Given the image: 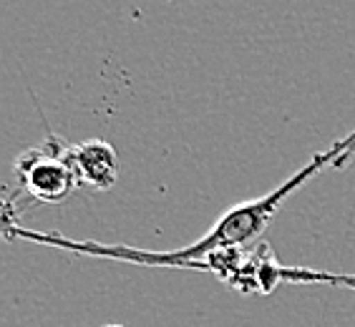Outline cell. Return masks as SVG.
Returning <instances> with one entry per match:
<instances>
[{
	"instance_id": "6",
	"label": "cell",
	"mask_w": 355,
	"mask_h": 327,
	"mask_svg": "<svg viewBox=\"0 0 355 327\" xmlns=\"http://www.w3.org/2000/svg\"><path fill=\"white\" fill-rule=\"evenodd\" d=\"M101 327H126V325H101Z\"/></svg>"
},
{
	"instance_id": "1",
	"label": "cell",
	"mask_w": 355,
	"mask_h": 327,
	"mask_svg": "<svg viewBox=\"0 0 355 327\" xmlns=\"http://www.w3.org/2000/svg\"><path fill=\"white\" fill-rule=\"evenodd\" d=\"M338 151L335 146L315 154L302 169H297L290 179H285L280 186H275L272 191H267L262 197L252 199V202H242L234 204L219 214L202 239H197L194 245L182 247V249H171V252H149V249H134V247H119V245H98L94 239H69L55 232H35L21 224H3L6 239H23V242H33V245L43 247H55V249H66L73 254H89V257H103V259H119V262H131V265H146V267H184V269H194L205 257L222 249H232V247H254L262 242V234L270 227L272 217L277 214L285 199L290 194L300 189L302 184H308L310 179L318 177L320 169L333 166Z\"/></svg>"
},
{
	"instance_id": "2",
	"label": "cell",
	"mask_w": 355,
	"mask_h": 327,
	"mask_svg": "<svg viewBox=\"0 0 355 327\" xmlns=\"http://www.w3.org/2000/svg\"><path fill=\"white\" fill-rule=\"evenodd\" d=\"M15 177H18V209L33 202V204H61L73 194L78 179L63 159V139L48 134V139L18 154L15 159Z\"/></svg>"
},
{
	"instance_id": "3",
	"label": "cell",
	"mask_w": 355,
	"mask_h": 327,
	"mask_svg": "<svg viewBox=\"0 0 355 327\" xmlns=\"http://www.w3.org/2000/svg\"><path fill=\"white\" fill-rule=\"evenodd\" d=\"M63 159L78 179V186L106 191L119 179V154L109 141L89 139L81 143L63 141Z\"/></svg>"
},
{
	"instance_id": "4",
	"label": "cell",
	"mask_w": 355,
	"mask_h": 327,
	"mask_svg": "<svg viewBox=\"0 0 355 327\" xmlns=\"http://www.w3.org/2000/svg\"><path fill=\"white\" fill-rule=\"evenodd\" d=\"M302 272H297L300 280L297 282H322V285H338V287H348L355 292V274H333V272H318V269H308V267H300Z\"/></svg>"
},
{
	"instance_id": "5",
	"label": "cell",
	"mask_w": 355,
	"mask_h": 327,
	"mask_svg": "<svg viewBox=\"0 0 355 327\" xmlns=\"http://www.w3.org/2000/svg\"><path fill=\"white\" fill-rule=\"evenodd\" d=\"M333 146H335V151H338V157H335V161H333L335 169H343V166H348V164L355 159V131H350L348 136L338 139Z\"/></svg>"
}]
</instances>
